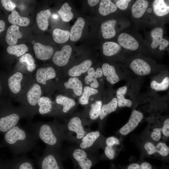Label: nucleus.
<instances>
[{
    "label": "nucleus",
    "instance_id": "obj_1",
    "mask_svg": "<svg viewBox=\"0 0 169 169\" xmlns=\"http://www.w3.org/2000/svg\"><path fill=\"white\" fill-rule=\"evenodd\" d=\"M27 128L47 147L61 149L62 143L66 140L64 126L57 123L31 124Z\"/></svg>",
    "mask_w": 169,
    "mask_h": 169
},
{
    "label": "nucleus",
    "instance_id": "obj_2",
    "mask_svg": "<svg viewBox=\"0 0 169 169\" xmlns=\"http://www.w3.org/2000/svg\"><path fill=\"white\" fill-rule=\"evenodd\" d=\"M18 124L6 132L4 136L7 144L16 155L27 153L36 148L38 140L27 128Z\"/></svg>",
    "mask_w": 169,
    "mask_h": 169
},
{
    "label": "nucleus",
    "instance_id": "obj_3",
    "mask_svg": "<svg viewBox=\"0 0 169 169\" xmlns=\"http://www.w3.org/2000/svg\"><path fill=\"white\" fill-rule=\"evenodd\" d=\"M66 153L73 162L74 169H91L96 162L95 153L77 146L69 147Z\"/></svg>",
    "mask_w": 169,
    "mask_h": 169
},
{
    "label": "nucleus",
    "instance_id": "obj_4",
    "mask_svg": "<svg viewBox=\"0 0 169 169\" xmlns=\"http://www.w3.org/2000/svg\"><path fill=\"white\" fill-rule=\"evenodd\" d=\"M63 159L61 149L46 146L36 162L39 169H65L62 163Z\"/></svg>",
    "mask_w": 169,
    "mask_h": 169
},
{
    "label": "nucleus",
    "instance_id": "obj_5",
    "mask_svg": "<svg viewBox=\"0 0 169 169\" xmlns=\"http://www.w3.org/2000/svg\"><path fill=\"white\" fill-rule=\"evenodd\" d=\"M64 127L66 140L77 144L90 131V129L85 127L82 120L78 116L70 119Z\"/></svg>",
    "mask_w": 169,
    "mask_h": 169
},
{
    "label": "nucleus",
    "instance_id": "obj_6",
    "mask_svg": "<svg viewBox=\"0 0 169 169\" xmlns=\"http://www.w3.org/2000/svg\"><path fill=\"white\" fill-rule=\"evenodd\" d=\"M24 112L12 110L0 117V131L6 132L17 125L20 118L24 115Z\"/></svg>",
    "mask_w": 169,
    "mask_h": 169
},
{
    "label": "nucleus",
    "instance_id": "obj_7",
    "mask_svg": "<svg viewBox=\"0 0 169 169\" xmlns=\"http://www.w3.org/2000/svg\"><path fill=\"white\" fill-rule=\"evenodd\" d=\"M101 134L100 131H90L77 144V147L85 151L95 153L97 148V143Z\"/></svg>",
    "mask_w": 169,
    "mask_h": 169
},
{
    "label": "nucleus",
    "instance_id": "obj_8",
    "mask_svg": "<svg viewBox=\"0 0 169 169\" xmlns=\"http://www.w3.org/2000/svg\"><path fill=\"white\" fill-rule=\"evenodd\" d=\"M143 117L141 112L135 110H132L128 122L120 129V133L125 136L131 133L137 127Z\"/></svg>",
    "mask_w": 169,
    "mask_h": 169
},
{
    "label": "nucleus",
    "instance_id": "obj_9",
    "mask_svg": "<svg viewBox=\"0 0 169 169\" xmlns=\"http://www.w3.org/2000/svg\"><path fill=\"white\" fill-rule=\"evenodd\" d=\"M7 166L9 169H35L33 161L24 155L14 158Z\"/></svg>",
    "mask_w": 169,
    "mask_h": 169
},
{
    "label": "nucleus",
    "instance_id": "obj_10",
    "mask_svg": "<svg viewBox=\"0 0 169 169\" xmlns=\"http://www.w3.org/2000/svg\"><path fill=\"white\" fill-rule=\"evenodd\" d=\"M72 49L69 45L64 46L60 51L55 52L52 58L53 63L59 66L66 65L70 59Z\"/></svg>",
    "mask_w": 169,
    "mask_h": 169
},
{
    "label": "nucleus",
    "instance_id": "obj_11",
    "mask_svg": "<svg viewBox=\"0 0 169 169\" xmlns=\"http://www.w3.org/2000/svg\"><path fill=\"white\" fill-rule=\"evenodd\" d=\"M163 29L160 27L156 28L151 31V35L152 41L151 47L152 49H156L159 45L160 50H164L168 46L169 41L163 38Z\"/></svg>",
    "mask_w": 169,
    "mask_h": 169
},
{
    "label": "nucleus",
    "instance_id": "obj_12",
    "mask_svg": "<svg viewBox=\"0 0 169 169\" xmlns=\"http://www.w3.org/2000/svg\"><path fill=\"white\" fill-rule=\"evenodd\" d=\"M144 147L147 153L149 155L157 153L165 157L169 153V147L163 142H159L155 145L152 142L148 141L145 144Z\"/></svg>",
    "mask_w": 169,
    "mask_h": 169
},
{
    "label": "nucleus",
    "instance_id": "obj_13",
    "mask_svg": "<svg viewBox=\"0 0 169 169\" xmlns=\"http://www.w3.org/2000/svg\"><path fill=\"white\" fill-rule=\"evenodd\" d=\"M33 48L36 57L41 60L49 59L54 54L53 48L50 46L44 45L37 43L34 45Z\"/></svg>",
    "mask_w": 169,
    "mask_h": 169
},
{
    "label": "nucleus",
    "instance_id": "obj_14",
    "mask_svg": "<svg viewBox=\"0 0 169 169\" xmlns=\"http://www.w3.org/2000/svg\"><path fill=\"white\" fill-rule=\"evenodd\" d=\"M130 67L135 73L140 76L148 75L151 71L150 65L141 59H136L133 60L130 64Z\"/></svg>",
    "mask_w": 169,
    "mask_h": 169
},
{
    "label": "nucleus",
    "instance_id": "obj_15",
    "mask_svg": "<svg viewBox=\"0 0 169 169\" xmlns=\"http://www.w3.org/2000/svg\"><path fill=\"white\" fill-rule=\"evenodd\" d=\"M117 40L119 44L125 49L135 50L138 48V41L129 34L125 33L120 34Z\"/></svg>",
    "mask_w": 169,
    "mask_h": 169
},
{
    "label": "nucleus",
    "instance_id": "obj_16",
    "mask_svg": "<svg viewBox=\"0 0 169 169\" xmlns=\"http://www.w3.org/2000/svg\"><path fill=\"white\" fill-rule=\"evenodd\" d=\"M56 73L51 67L38 69L36 74V78L39 83L45 85L47 81L55 77Z\"/></svg>",
    "mask_w": 169,
    "mask_h": 169
},
{
    "label": "nucleus",
    "instance_id": "obj_17",
    "mask_svg": "<svg viewBox=\"0 0 169 169\" xmlns=\"http://www.w3.org/2000/svg\"><path fill=\"white\" fill-rule=\"evenodd\" d=\"M23 36L19 31V28L18 25H12L8 28L6 36V40L9 46L15 45L18 39Z\"/></svg>",
    "mask_w": 169,
    "mask_h": 169
},
{
    "label": "nucleus",
    "instance_id": "obj_18",
    "mask_svg": "<svg viewBox=\"0 0 169 169\" xmlns=\"http://www.w3.org/2000/svg\"><path fill=\"white\" fill-rule=\"evenodd\" d=\"M42 93L41 87L37 84L34 83L31 87L27 94V100L29 105L34 107L37 105V101Z\"/></svg>",
    "mask_w": 169,
    "mask_h": 169
},
{
    "label": "nucleus",
    "instance_id": "obj_19",
    "mask_svg": "<svg viewBox=\"0 0 169 169\" xmlns=\"http://www.w3.org/2000/svg\"><path fill=\"white\" fill-rule=\"evenodd\" d=\"M23 78L22 73L18 72L11 75L8 79V88L13 93L16 94L20 91L21 84Z\"/></svg>",
    "mask_w": 169,
    "mask_h": 169
},
{
    "label": "nucleus",
    "instance_id": "obj_20",
    "mask_svg": "<svg viewBox=\"0 0 169 169\" xmlns=\"http://www.w3.org/2000/svg\"><path fill=\"white\" fill-rule=\"evenodd\" d=\"M84 25L85 21L83 18L79 17L77 19L70 32V38L71 41H76L80 38Z\"/></svg>",
    "mask_w": 169,
    "mask_h": 169
},
{
    "label": "nucleus",
    "instance_id": "obj_21",
    "mask_svg": "<svg viewBox=\"0 0 169 169\" xmlns=\"http://www.w3.org/2000/svg\"><path fill=\"white\" fill-rule=\"evenodd\" d=\"M117 21L111 19L102 23L101 29L103 38L105 39H110L114 37L116 34L115 27Z\"/></svg>",
    "mask_w": 169,
    "mask_h": 169
},
{
    "label": "nucleus",
    "instance_id": "obj_22",
    "mask_svg": "<svg viewBox=\"0 0 169 169\" xmlns=\"http://www.w3.org/2000/svg\"><path fill=\"white\" fill-rule=\"evenodd\" d=\"M102 69L103 74L106 76L107 80L111 84H114L119 81L120 78L113 66L107 63H104L102 65Z\"/></svg>",
    "mask_w": 169,
    "mask_h": 169
},
{
    "label": "nucleus",
    "instance_id": "obj_23",
    "mask_svg": "<svg viewBox=\"0 0 169 169\" xmlns=\"http://www.w3.org/2000/svg\"><path fill=\"white\" fill-rule=\"evenodd\" d=\"M92 64L91 60L86 59L79 64L69 69V75L71 77H76L80 76L82 73L86 72L91 66Z\"/></svg>",
    "mask_w": 169,
    "mask_h": 169
},
{
    "label": "nucleus",
    "instance_id": "obj_24",
    "mask_svg": "<svg viewBox=\"0 0 169 169\" xmlns=\"http://www.w3.org/2000/svg\"><path fill=\"white\" fill-rule=\"evenodd\" d=\"M37 105L38 106V111L42 115L48 114L52 111V101L48 97H40L38 100Z\"/></svg>",
    "mask_w": 169,
    "mask_h": 169
},
{
    "label": "nucleus",
    "instance_id": "obj_25",
    "mask_svg": "<svg viewBox=\"0 0 169 169\" xmlns=\"http://www.w3.org/2000/svg\"><path fill=\"white\" fill-rule=\"evenodd\" d=\"M51 13L49 9L41 11L37 14L36 18L37 23L39 29L45 31L49 26V19Z\"/></svg>",
    "mask_w": 169,
    "mask_h": 169
},
{
    "label": "nucleus",
    "instance_id": "obj_26",
    "mask_svg": "<svg viewBox=\"0 0 169 169\" xmlns=\"http://www.w3.org/2000/svg\"><path fill=\"white\" fill-rule=\"evenodd\" d=\"M148 5V2L145 0H137L133 4L131 8L133 16L136 18L141 17L146 11Z\"/></svg>",
    "mask_w": 169,
    "mask_h": 169
},
{
    "label": "nucleus",
    "instance_id": "obj_27",
    "mask_svg": "<svg viewBox=\"0 0 169 169\" xmlns=\"http://www.w3.org/2000/svg\"><path fill=\"white\" fill-rule=\"evenodd\" d=\"M9 22L13 25H18L22 27L28 26L30 23L29 19L27 17L19 15L18 13L13 10L8 18Z\"/></svg>",
    "mask_w": 169,
    "mask_h": 169
},
{
    "label": "nucleus",
    "instance_id": "obj_28",
    "mask_svg": "<svg viewBox=\"0 0 169 169\" xmlns=\"http://www.w3.org/2000/svg\"><path fill=\"white\" fill-rule=\"evenodd\" d=\"M64 85L66 89H72L76 95L80 96L82 94L83 90L82 84L78 78L73 77L69 78L68 82L64 83Z\"/></svg>",
    "mask_w": 169,
    "mask_h": 169
},
{
    "label": "nucleus",
    "instance_id": "obj_29",
    "mask_svg": "<svg viewBox=\"0 0 169 169\" xmlns=\"http://www.w3.org/2000/svg\"><path fill=\"white\" fill-rule=\"evenodd\" d=\"M55 100L57 104L63 106L62 110L64 113H67L75 105L73 99L61 95L56 97Z\"/></svg>",
    "mask_w": 169,
    "mask_h": 169
},
{
    "label": "nucleus",
    "instance_id": "obj_30",
    "mask_svg": "<svg viewBox=\"0 0 169 169\" xmlns=\"http://www.w3.org/2000/svg\"><path fill=\"white\" fill-rule=\"evenodd\" d=\"M116 5L110 0H102L99 8V13L102 15L106 16L115 12L117 10Z\"/></svg>",
    "mask_w": 169,
    "mask_h": 169
},
{
    "label": "nucleus",
    "instance_id": "obj_31",
    "mask_svg": "<svg viewBox=\"0 0 169 169\" xmlns=\"http://www.w3.org/2000/svg\"><path fill=\"white\" fill-rule=\"evenodd\" d=\"M127 90V87L125 86L120 87L117 91V105L119 107L127 106L130 107L132 105L131 101L125 98L124 97Z\"/></svg>",
    "mask_w": 169,
    "mask_h": 169
},
{
    "label": "nucleus",
    "instance_id": "obj_32",
    "mask_svg": "<svg viewBox=\"0 0 169 169\" xmlns=\"http://www.w3.org/2000/svg\"><path fill=\"white\" fill-rule=\"evenodd\" d=\"M117 98H114L108 104L103 105L101 108L99 117L103 120L108 114L115 111L117 107Z\"/></svg>",
    "mask_w": 169,
    "mask_h": 169
},
{
    "label": "nucleus",
    "instance_id": "obj_33",
    "mask_svg": "<svg viewBox=\"0 0 169 169\" xmlns=\"http://www.w3.org/2000/svg\"><path fill=\"white\" fill-rule=\"evenodd\" d=\"M153 7L155 14L158 16H163L169 12V7L163 0H155L153 3Z\"/></svg>",
    "mask_w": 169,
    "mask_h": 169
},
{
    "label": "nucleus",
    "instance_id": "obj_34",
    "mask_svg": "<svg viewBox=\"0 0 169 169\" xmlns=\"http://www.w3.org/2000/svg\"><path fill=\"white\" fill-rule=\"evenodd\" d=\"M52 35L54 41L59 44L64 43L68 41L70 37V32L58 28L54 30Z\"/></svg>",
    "mask_w": 169,
    "mask_h": 169
},
{
    "label": "nucleus",
    "instance_id": "obj_35",
    "mask_svg": "<svg viewBox=\"0 0 169 169\" xmlns=\"http://www.w3.org/2000/svg\"><path fill=\"white\" fill-rule=\"evenodd\" d=\"M121 49L120 46L113 42H107L102 45L103 54L106 56L114 55L119 52Z\"/></svg>",
    "mask_w": 169,
    "mask_h": 169
},
{
    "label": "nucleus",
    "instance_id": "obj_36",
    "mask_svg": "<svg viewBox=\"0 0 169 169\" xmlns=\"http://www.w3.org/2000/svg\"><path fill=\"white\" fill-rule=\"evenodd\" d=\"M28 50V48L24 44L9 46L7 49V52L9 54L18 57L22 56Z\"/></svg>",
    "mask_w": 169,
    "mask_h": 169
},
{
    "label": "nucleus",
    "instance_id": "obj_37",
    "mask_svg": "<svg viewBox=\"0 0 169 169\" xmlns=\"http://www.w3.org/2000/svg\"><path fill=\"white\" fill-rule=\"evenodd\" d=\"M72 8L67 3H65L62 6L58 12L62 20L65 22L70 21L73 18L74 14L71 11Z\"/></svg>",
    "mask_w": 169,
    "mask_h": 169
},
{
    "label": "nucleus",
    "instance_id": "obj_38",
    "mask_svg": "<svg viewBox=\"0 0 169 169\" xmlns=\"http://www.w3.org/2000/svg\"><path fill=\"white\" fill-rule=\"evenodd\" d=\"M98 92L96 89L89 86H85L84 88L83 92L79 99V103L82 105H87L89 103L90 97Z\"/></svg>",
    "mask_w": 169,
    "mask_h": 169
},
{
    "label": "nucleus",
    "instance_id": "obj_39",
    "mask_svg": "<svg viewBox=\"0 0 169 169\" xmlns=\"http://www.w3.org/2000/svg\"><path fill=\"white\" fill-rule=\"evenodd\" d=\"M102 106V102L100 100L96 101L91 105L90 108L89 112L90 120H95L99 117Z\"/></svg>",
    "mask_w": 169,
    "mask_h": 169
},
{
    "label": "nucleus",
    "instance_id": "obj_40",
    "mask_svg": "<svg viewBox=\"0 0 169 169\" xmlns=\"http://www.w3.org/2000/svg\"><path fill=\"white\" fill-rule=\"evenodd\" d=\"M19 61L21 64H26L27 69L30 72L33 71L36 68L34 60L30 54L27 53L23 55L20 58Z\"/></svg>",
    "mask_w": 169,
    "mask_h": 169
},
{
    "label": "nucleus",
    "instance_id": "obj_41",
    "mask_svg": "<svg viewBox=\"0 0 169 169\" xmlns=\"http://www.w3.org/2000/svg\"><path fill=\"white\" fill-rule=\"evenodd\" d=\"M169 85V78L166 77L162 82L159 83L155 80L152 81L150 84V87L156 91H162L166 90Z\"/></svg>",
    "mask_w": 169,
    "mask_h": 169
},
{
    "label": "nucleus",
    "instance_id": "obj_42",
    "mask_svg": "<svg viewBox=\"0 0 169 169\" xmlns=\"http://www.w3.org/2000/svg\"><path fill=\"white\" fill-rule=\"evenodd\" d=\"M151 165L148 162H144L141 165L138 163H133L128 166L127 169H151Z\"/></svg>",
    "mask_w": 169,
    "mask_h": 169
},
{
    "label": "nucleus",
    "instance_id": "obj_43",
    "mask_svg": "<svg viewBox=\"0 0 169 169\" xmlns=\"http://www.w3.org/2000/svg\"><path fill=\"white\" fill-rule=\"evenodd\" d=\"M84 81L86 84H89L90 83V86L93 88H97L99 86L97 79L92 76L88 75L86 76L84 78Z\"/></svg>",
    "mask_w": 169,
    "mask_h": 169
},
{
    "label": "nucleus",
    "instance_id": "obj_44",
    "mask_svg": "<svg viewBox=\"0 0 169 169\" xmlns=\"http://www.w3.org/2000/svg\"><path fill=\"white\" fill-rule=\"evenodd\" d=\"M104 153L107 158L110 160H112L115 158V151L113 146H106L105 148Z\"/></svg>",
    "mask_w": 169,
    "mask_h": 169
},
{
    "label": "nucleus",
    "instance_id": "obj_45",
    "mask_svg": "<svg viewBox=\"0 0 169 169\" xmlns=\"http://www.w3.org/2000/svg\"><path fill=\"white\" fill-rule=\"evenodd\" d=\"M88 75L92 76L95 79L101 77L103 75V73L102 69L98 68L95 71L93 67H90L88 70Z\"/></svg>",
    "mask_w": 169,
    "mask_h": 169
},
{
    "label": "nucleus",
    "instance_id": "obj_46",
    "mask_svg": "<svg viewBox=\"0 0 169 169\" xmlns=\"http://www.w3.org/2000/svg\"><path fill=\"white\" fill-rule=\"evenodd\" d=\"M1 2L3 6L8 11H13L16 7V4L10 0H2Z\"/></svg>",
    "mask_w": 169,
    "mask_h": 169
},
{
    "label": "nucleus",
    "instance_id": "obj_47",
    "mask_svg": "<svg viewBox=\"0 0 169 169\" xmlns=\"http://www.w3.org/2000/svg\"><path fill=\"white\" fill-rule=\"evenodd\" d=\"M161 128H155L153 130L151 136L152 139L156 141H159L161 138Z\"/></svg>",
    "mask_w": 169,
    "mask_h": 169
},
{
    "label": "nucleus",
    "instance_id": "obj_48",
    "mask_svg": "<svg viewBox=\"0 0 169 169\" xmlns=\"http://www.w3.org/2000/svg\"><path fill=\"white\" fill-rule=\"evenodd\" d=\"M105 143L106 146H114L120 144L119 140L116 137L113 136L107 138L105 140Z\"/></svg>",
    "mask_w": 169,
    "mask_h": 169
},
{
    "label": "nucleus",
    "instance_id": "obj_49",
    "mask_svg": "<svg viewBox=\"0 0 169 169\" xmlns=\"http://www.w3.org/2000/svg\"><path fill=\"white\" fill-rule=\"evenodd\" d=\"M161 131L163 135L166 137H169V119L167 118L164 121Z\"/></svg>",
    "mask_w": 169,
    "mask_h": 169
},
{
    "label": "nucleus",
    "instance_id": "obj_50",
    "mask_svg": "<svg viewBox=\"0 0 169 169\" xmlns=\"http://www.w3.org/2000/svg\"><path fill=\"white\" fill-rule=\"evenodd\" d=\"M131 1L130 0H118L116 2V5L119 9L124 10L127 8L129 3Z\"/></svg>",
    "mask_w": 169,
    "mask_h": 169
},
{
    "label": "nucleus",
    "instance_id": "obj_51",
    "mask_svg": "<svg viewBox=\"0 0 169 169\" xmlns=\"http://www.w3.org/2000/svg\"><path fill=\"white\" fill-rule=\"evenodd\" d=\"M99 1V0H88L87 1L89 5L91 7L95 6Z\"/></svg>",
    "mask_w": 169,
    "mask_h": 169
},
{
    "label": "nucleus",
    "instance_id": "obj_52",
    "mask_svg": "<svg viewBox=\"0 0 169 169\" xmlns=\"http://www.w3.org/2000/svg\"><path fill=\"white\" fill-rule=\"evenodd\" d=\"M5 23L3 20H0V33L4 31L5 29Z\"/></svg>",
    "mask_w": 169,
    "mask_h": 169
},
{
    "label": "nucleus",
    "instance_id": "obj_53",
    "mask_svg": "<svg viewBox=\"0 0 169 169\" xmlns=\"http://www.w3.org/2000/svg\"><path fill=\"white\" fill-rule=\"evenodd\" d=\"M152 10L151 8H149L147 10V11L148 13H150L152 12Z\"/></svg>",
    "mask_w": 169,
    "mask_h": 169
}]
</instances>
